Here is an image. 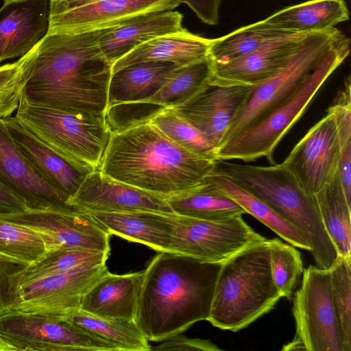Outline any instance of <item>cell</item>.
Masks as SVG:
<instances>
[{"label": "cell", "instance_id": "ba28073f", "mask_svg": "<svg viewBox=\"0 0 351 351\" xmlns=\"http://www.w3.org/2000/svg\"><path fill=\"white\" fill-rule=\"evenodd\" d=\"M343 35L335 27L309 34L282 67L254 86L220 145L261 119L286 99Z\"/></svg>", "mask_w": 351, "mask_h": 351}, {"label": "cell", "instance_id": "4316f807", "mask_svg": "<svg viewBox=\"0 0 351 351\" xmlns=\"http://www.w3.org/2000/svg\"><path fill=\"white\" fill-rule=\"evenodd\" d=\"M179 66L173 62L149 61L130 64L113 73L108 91V108L140 102L155 94Z\"/></svg>", "mask_w": 351, "mask_h": 351}, {"label": "cell", "instance_id": "2e32d148", "mask_svg": "<svg viewBox=\"0 0 351 351\" xmlns=\"http://www.w3.org/2000/svg\"><path fill=\"white\" fill-rule=\"evenodd\" d=\"M0 180L27 209L74 208L69 197L49 182L19 148L0 118Z\"/></svg>", "mask_w": 351, "mask_h": 351}, {"label": "cell", "instance_id": "7bdbcfd3", "mask_svg": "<svg viewBox=\"0 0 351 351\" xmlns=\"http://www.w3.org/2000/svg\"><path fill=\"white\" fill-rule=\"evenodd\" d=\"M221 0H180L186 4L204 23L215 25L219 23Z\"/></svg>", "mask_w": 351, "mask_h": 351}, {"label": "cell", "instance_id": "74e56055", "mask_svg": "<svg viewBox=\"0 0 351 351\" xmlns=\"http://www.w3.org/2000/svg\"><path fill=\"white\" fill-rule=\"evenodd\" d=\"M268 250L273 280L281 297L291 300L304 271L300 253L278 238L268 239Z\"/></svg>", "mask_w": 351, "mask_h": 351}, {"label": "cell", "instance_id": "8fae6325", "mask_svg": "<svg viewBox=\"0 0 351 351\" xmlns=\"http://www.w3.org/2000/svg\"><path fill=\"white\" fill-rule=\"evenodd\" d=\"M0 336L15 351H121L114 344L56 317L8 311Z\"/></svg>", "mask_w": 351, "mask_h": 351}, {"label": "cell", "instance_id": "cb8c5ba5", "mask_svg": "<svg viewBox=\"0 0 351 351\" xmlns=\"http://www.w3.org/2000/svg\"><path fill=\"white\" fill-rule=\"evenodd\" d=\"M84 213L110 234L144 244L158 252H170L173 236V213L149 211Z\"/></svg>", "mask_w": 351, "mask_h": 351}, {"label": "cell", "instance_id": "603a6c76", "mask_svg": "<svg viewBox=\"0 0 351 351\" xmlns=\"http://www.w3.org/2000/svg\"><path fill=\"white\" fill-rule=\"evenodd\" d=\"M145 269L125 274L108 271L84 294L80 309L106 318L134 321Z\"/></svg>", "mask_w": 351, "mask_h": 351}, {"label": "cell", "instance_id": "9a60e30c", "mask_svg": "<svg viewBox=\"0 0 351 351\" xmlns=\"http://www.w3.org/2000/svg\"><path fill=\"white\" fill-rule=\"evenodd\" d=\"M340 147L333 114L317 122L294 146L282 162L302 188L314 195L337 173Z\"/></svg>", "mask_w": 351, "mask_h": 351}, {"label": "cell", "instance_id": "f35d334b", "mask_svg": "<svg viewBox=\"0 0 351 351\" xmlns=\"http://www.w3.org/2000/svg\"><path fill=\"white\" fill-rule=\"evenodd\" d=\"M46 254L41 238L32 230L0 217V254L32 264Z\"/></svg>", "mask_w": 351, "mask_h": 351}, {"label": "cell", "instance_id": "ac0fdd59", "mask_svg": "<svg viewBox=\"0 0 351 351\" xmlns=\"http://www.w3.org/2000/svg\"><path fill=\"white\" fill-rule=\"evenodd\" d=\"M309 34L282 33L243 57L224 63L210 62V84H260L283 66Z\"/></svg>", "mask_w": 351, "mask_h": 351}, {"label": "cell", "instance_id": "bcb514c9", "mask_svg": "<svg viewBox=\"0 0 351 351\" xmlns=\"http://www.w3.org/2000/svg\"><path fill=\"white\" fill-rule=\"evenodd\" d=\"M4 2H6V1H21V0H3Z\"/></svg>", "mask_w": 351, "mask_h": 351}, {"label": "cell", "instance_id": "1f68e13d", "mask_svg": "<svg viewBox=\"0 0 351 351\" xmlns=\"http://www.w3.org/2000/svg\"><path fill=\"white\" fill-rule=\"evenodd\" d=\"M210 62L208 58L178 66L171 78L153 95L138 103L175 107L182 105L210 84Z\"/></svg>", "mask_w": 351, "mask_h": 351}, {"label": "cell", "instance_id": "44dd1931", "mask_svg": "<svg viewBox=\"0 0 351 351\" xmlns=\"http://www.w3.org/2000/svg\"><path fill=\"white\" fill-rule=\"evenodd\" d=\"M49 29V0L6 1L0 8V62L29 52Z\"/></svg>", "mask_w": 351, "mask_h": 351}, {"label": "cell", "instance_id": "ee69618b", "mask_svg": "<svg viewBox=\"0 0 351 351\" xmlns=\"http://www.w3.org/2000/svg\"><path fill=\"white\" fill-rule=\"evenodd\" d=\"M25 204L0 180V214L22 212Z\"/></svg>", "mask_w": 351, "mask_h": 351}, {"label": "cell", "instance_id": "3957f363", "mask_svg": "<svg viewBox=\"0 0 351 351\" xmlns=\"http://www.w3.org/2000/svg\"><path fill=\"white\" fill-rule=\"evenodd\" d=\"M215 162L177 145L147 121L111 133L99 171L167 197L200 184Z\"/></svg>", "mask_w": 351, "mask_h": 351}, {"label": "cell", "instance_id": "60d3db41", "mask_svg": "<svg viewBox=\"0 0 351 351\" xmlns=\"http://www.w3.org/2000/svg\"><path fill=\"white\" fill-rule=\"evenodd\" d=\"M29 265L0 254V315L18 302L17 275Z\"/></svg>", "mask_w": 351, "mask_h": 351}, {"label": "cell", "instance_id": "5bb4252c", "mask_svg": "<svg viewBox=\"0 0 351 351\" xmlns=\"http://www.w3.org/2000/svg\"><path fill=\"white\" fill-rule=\"evenodd\" d=\"M106 264L84 265L18 287V302L9 311L60 317L80 308L89 288L108 271Z\"/></svg>", "mask_w": 351, "mask_h": 351}, {"label": "cell", "instance_id": "30bf717a", "mask_svg": "<svg viewBox=\"0 0 351 351\" xmlns=\"http://www.w3.org/2000/svg\"><path fill=\"white\" fill-rule=\"evenodd\" d=\"M170 252L222 263L241 250L266 238L255 232L242 216L204 219L173 213Z\"/></svg>", "mask_w": 351, "mask_h": 351}, {"label": "cell", "instance_id": "8d00e7d4", "mask_svg": "<svg viewBox=\"0 0 351 351\" xmlns=\"http://www.w3.org/2000/svg\"><path fill=\"white\" fill-rule=\"evenodd\" d=\"M334 116L340 147L339 172L347 202L351 206V96L350 77L344 82L343 88L339 91L328 107Z\"/></svg>", "mask_w": 351, "mask_h": 351}, {"label": "cell", "instance_id": "7c38bea8", "mask_svg": "<svg viewBox=\"0 0 351 351\" xmlns=\"http://www.w3.org/2000/svg\"><path fill=\"white\" fill-rule=\"evenodd\" d=\"M180 3V0H49L47 33L106 29L141 14L173 10Z\"/></svg>", "mask_w": 351, "mask_h": 351}, {"label": "cell", "instance_id": "5b68a950", "mask_svg": "<svg viewBox=\"0 0 351 351\" xmlns=\"http://www.w3.org/2000/svg\"><path fill=\"white\" fill-rule=\"evenodd\" d=\"M281 298L272 278L265 239L221 263L207 320L221 330L237 332L269 313Z\"/></svg>", "mask_w": 351, "mask_h": 351}, {"label": "cell", "instance_id": "4fadbf2b", "mask_svg": "<svg viewBox=\"0 0 351 351\" xmlns=\"http://www.w3.org/2000/svg\"><path fill=\"white\" fill-rule=\"evenodd\" d=\"M0 217L34 231L43 240L46 254L66 248L110 254V234L88 213L75 208L27 209L0 214Z\"/></svg>", "mask_w": 351, "mask_h": 351}, {"label": "cell", "instance_id": "b9f144b4", "mask_svg": "<svg viewBox=\"0 0 351 351\" xmlns=\"http://www.w3.org/2000/svg\"><path fill=\"white\" fill-rule=\"evenodd\" d=\"M151 350H221L209 340L191 339L180 334L172 336L162 341V343L152 347Z\"/></svg>", "mask_w": 351, "mask_h": 351}, {"label": "cell", "instance_id": "f6af8a7d", "mask_svg": "<svg viewBox=\"0 0 351 351\" xmlns=\"http://www.w3.org/2000/svg\"><path fill=\"white\" fill-rule=\"evenodd\" d=\"M14 348L0 336V351H12Z\"/></svg>", "mask_w": 351, "mask_h": 351}, {"label": "cell", "instance_id": "d6986e66", "mask_svg": "<svg viewBox=\"0 0 351 351\" xmlns=\"http://www.w3.org/2000/svg\"><path fill=\"white\" fill-rule=\"evenodd\" d=\"M254 87L209 84L187 102L173 108L199 130L217 150Z\"/></svg>", "mask_w": 351, "mask_h": 351}, {"label": "cell", "instance_id": "d590c367", "mask_svg": "<svg viewBox=\"0 0 351 351\" xmlns=\"http://www.w3.org/2000/svg\"><path fill=\"white\" fill-rule=\"evenodd\" d=\"M328 269L342 351H351V257L338 256Z\"/></svg>", "mask_w": 351, "mask_h": 351}, {"label": "cell", "instance_id": "f1b7e54d", "mask_svg": "<svg viewBox=\"0 0 351 351\" xmlns=\"http://www.w3.org/2000/svg\"><path fill=\"white\" fill-rule=\"evenodd\" d=\"M314 197L338 256L351 257V206L345 196L339 171Z\"/></svg>", "mask_w": 351, "mask_h": 351}, {"label": "cell", "instance_id": "484cf974", "mask_svg": "<svg viewBox=\"0 0 351 351\" xmlns=\"http://www.w3.org/2000/svg\"><path fill=\"white\" fill-rule=\"evenodd\" d=\"M348 19L344 0H310L280 10L259 23L285 33H311L335 27Z\"/></svg>", "mask_w": 351, "mask_h": 351}, {"label": "cell", "instance_id": "e575fe53", "mask_svg": "<svg viewBox=\"0 0 351 351\" xmlns=\"http://www.w3.org/2000/svg\"><path fill=\"white\" fill-rule=\"evenodd\" d=\"M285 33L263 26L259 21L243 26L227 35L211 39L208 58L212 63H224L243 57L267 40Z\"/></svg>", "mask_w": 351, "mask_h": 351}, {"label": "cell", "instance_id": "7a4b0ae2", "mask_svg": "<svg viewBox=\"0 0 351 351\" xmlns=\"http://www.w3.org/2000/svg\"><path fill=\"white\" fill-rule=\"evenodd\" d=\"M221 263L159 252L145 269L135 322L147 341H163L207 320Z\"/></svg>", "mask_w": 351, "mask_h": 351}, {"label": "cell", "instance_id": "d4e9b609", "mask_svg": "<svg viewBox=\"0 0 351 351\" xmlns=\"http://www.w3.org/2000/svg\"><path fill=\"white\" fill-rule=\"evenodd\" d=\"M210 42L211 39L192 34L184 28L136 47L112 64V73L125 66L143 62H169L179 66L197 62L208 58Z\"/></svg>", "mask_w": 351, "mask_h": 351}, {"label": "cell", "instance_id": "836d02e7", "mask_svg": "<svg viewBox=\"0 0 351 351\" xmlns=\"http://www.w3.org/2000/svg\"><path fill=\"white\" fill-rule=\"evenodd\" d=\"M148 122L173 142L192 154L210 161L217 160L216 148L173 107L160 108Z\"/></svg>", "mask_w": 351, "mask_h": 351}, {"label": "cell", "instance_id": "277c9868", "mask_svg": "<svg viewBox=\"0 0 351 351\" xmlns=\"http://www.w3.org/2000/svg\"><path fill=\"white\" fill-rule=\"evenodd\" d=\"M212 173L230 179L296 228L308 243L317 267L328 269L335 263L338 253L314 195L302 188L282 163L253 166L217 160Z\"/></svg>", "mask_w": 351, "mask_h": 351}, {"label": "cell", "instance_id": "9c48e42d", "mask_svg": "<svg viewBox=\"0 0 351 351\" xmlns=\"http://www.w3.org/2000/svg\"><path fill=\"white\" fill-rule=\"evenodd\" d=\"M295 335L282 350L342 351L332 301L329 269L310 265L303 271L293 299Z\"/></svg>", "mask_w": 351, "mask_h": 351}, {"label": "cell", "instance_id": "4dcf8cb0", "mask_svg": "<svg viewBox=\"0 0 351 351\" xmlns=\"http://www.w3.org/2000/svg\"><path fill=\"white\" fill-rule=\"evenodd\" d=\"M208 176L246 213L252 215L289 244L310 252V246L302 234L265 202L226 177L212 172Z\"/></svg>", "mask_w": 351, "mask_h": 351}, {"label": "cell", "instance_id": "e0dca14e", "mask_svg": "<svg viewBox=\"0 0 351 351\" xmlns=\"http://www.w3.org/2000/svg\"><path fill=\"white\" fill-rule=\"evenodd\" d=\"M67 203L84 212L174 213L166 197L114 180L99 170L85 178Z\"/></svg>", "mask_w": 351, "mask_h": 351}, {"label": "cell", "instance_id": "ffe728a7", "mask_svg": "<svg viewBox=\"0 0 351 351\" xmlns=\"http://www.w3.org/2000/svg\"><path fill=\"white\" fill-rule=\"evenodd\" d=\"M3 121L21 151L49 182L69 199L77 193L85 178L95 171L60 154L24 127L15 117Z\"/></svg>", "mask_w": 351, "mask_h": 351}, {"label": "cell", "instance_id": "6da1fadb", "mask_svg": "<svg viewBox=\"0 0 351 351\" xmlns=\"http://www.w3.org/2000/svg\"><path fill=\"white\" fill-rule=\"evenodd\" d=\"M102 30L47 33L19 58L25 73L22 98L38 106L106 114L112 70L99 45Z\"/></svg>", "mask_w": 351, "mask_h": 351}, {"label": "cell", "instance_id": "8992f818", "mask_svg": "<svg viewBox=\"0 0 351 351\" xmlns=\"http://www.w3.org/2000/svg\"><path fill=\"white\" fill-rule=\"evenodd\" d=\"M344 34L322 57L300 85L286 99L216 150L217 160L254 161L265 157L276 164L274 152L285 135L303 115L330 75L350 53Z\"/></svg>", "mask_w": 351, "mask_h": 351}, {"label": "cell", "instance_id": "d6a6232c", "mask_svg": "<svg viewBox=\"0 0 351 351\" xmlns=\"http://www.w3.org/2000/svg\"><path fill=\"white\" fill-rule=\"evenodd\" d=\"M109 254L84 248H66L47 253L29 265L15 278L17 287L84 265L106 264Z\"/></svg>", "mask_w": 351, "mask_h": 351}, {"label": "cell", "instance_id": "52a82bcc", "mask_svg": "<svg viewBox=\"0 0 351 351\" xmlns=\"http://www.w3.org/2000/svg\"><path fill=\"white\" fill-rule=\"evenodd\" d=\"M14 117L62 155L99 170L112 133L106 114L35 106L21 97Z\"/></svg>", "mask_w": 351, "mask_h": 351}, {"label": "cell", "instance_id": "f546056e", "mask_svg": "<svg viewBox=\"0 0 351 351\" xmlns=\"http://www.w3.org/2000/svg\"><path fill=\"white\" fill-rule=\"evenodd\" d=\"M56 317L114 344L121 351H149L152 349L134 321L99 317L80 308Z\"/></svg>", "mask_w": 351, "mask_h": 351}, {"label": "cell", "instance_id": "ab89813d", "mask_svg": "<svg viewBox=\"0 0 351 351\" xmlns=\"http://www.w3.org/2000/svg\"><path fill=\"white\" fill-rule=\"evenodd\" d=\"M25 73L19 60L0 66V118L17 110L22 97Z\"/></svg>", "mask_w": 351, "mask_h": 351}, {"label": "cell", "instance_id": "83f0119b", "mask_svg": "<svg viewBox=\"0 0 351 351\" xmlns=\"http://www.w3.org/2000/svg\"><path fill=\"white\" fill-rule=\"evenodd\" d=\"M166 200L174 213L199 219H221L246 213L208 176L195 187L169 196Z\"/></svg>", "mask_w": 351, "mask_h": 351}, {"label": "cell", "instance_id": "7402d4cb", "mask_svg": "<svg viewBox=\"0 0 351 351\" xmlns=\"http://www.w3.org/2000/svg\"><path fill=\"white\" fill-rule=\"evenodd\" d=\"M183 15L165 10L138 15L115 27L103 29L99 45L112 64L136 47L160 36L180 31Z\"/></svg>", "mask_w": 351, "mask_h": 351}]
</instances>
